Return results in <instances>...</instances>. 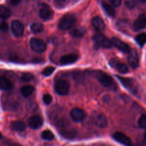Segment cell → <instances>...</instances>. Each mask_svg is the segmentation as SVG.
Returning a JSON list of instances; mask_svg holds the SVG:
<instances>
[{
  "mask_svg": "<svg viewBox=\"0 0 146 146\" xmlns=\"http://www.w3.org/2000/svg\"><path fill=\"white\" fill-rule=\"evenodd\" d=\"M43 101H44V104H46V105H49L52 102V96L50 94H45L43 96Z\"/></svg>",
  "mask_w": 146,
  "mask_h": 146,
  "instance_id": "obj_31",
  "label": "cell"
},
{
  "mask_svg": "<svg viewBox=\"0 0 146 146\" xmlns=\"http://www.w3.org/2000/svg\"><path fill=\"white\" fill-rule=\"evenodd\" d=\"M31 31L34 34H38L41 33L44 30V26L39 22H34L30 27Z\"/></svg>",
  "mask_w": 146,
  "mask_h": 146,
  "instance_id": "obj_24",
  "label": "cell"
},
{
  "mask_svg": "<svg viewBox=\"0 0 146 146\" xmlns=\"http://www.w3.org/2000/svg\"><path fill=\"white\" fill-rule=\"evenodd\" d=\"M28 125L32 129H38L43 125L42 118L38 115H34V116L31 117L28 120Z\"/></svg>",
  "mask_w": 146,
  "mask_h": 146,
  "instance_id": "obj_13",
  "label": "cell"
},
{
  "mask_svg": "<svg viewBox=\"0 0 146 146\" xmlns=\"http://www.w3.org/2000/svg\"><path fill=\"white\" fill-rule=\"evenodd\" d=\"M69 84L66 81L61 80L58 81L55 86V90L58 94L61 96L67 95L69 91Z\"/></svg>",
  "mask_w": 146,
  "mask_h": 146,
  "instance_id": "obj_7",
  "label": "cell"
},
{
  "mask_svg": "<svg viewBox=\"0 0 146 146\" xmlns=\"http://www.w3.org/2000/svg\"><path fill=\"white\" fill-rule=\"evenodd\" d=\"M102 7H103V8H104L105 12L106 13L108 16H110V17H115V11L112 6L110 5V4H108V3L103 1Z\"/></svg>",
  "mask_w": 146,
  "mask_h": 146,
  "instance_id": "obj_21",
  "label": "cell"
},
{
  "mask_svg": "<svg viewBox=\"0 0 146 146\" xmlns=\"http://www.w3.org/2000/svg\"><path fill=\"white\" fill-rule=\"evenodd\" d=\"M39 16L44 21H48L54 17V11L48 6H44L40 9Z\"/></svg>",
  "mask_w": 146,
  "mask_h": 146,
  "instance_id": "obj_10",
  "label": "cell"
},
{
  "mask_svg": "<svg viewBox=\"0 0 146 146\" xmlns=\"http://www.w3.org/2000/svg\"><path fill=\"white\" fill-rule=\"evenodd\" d=\"M1 133H0V139H1Z\"/></svg>",
  "mask_w": 146,
  "mask_h": 146,
  "instance_id": "obj_39",
  "label": "cell"
},
{
  "mask_svg": "<svg viewBox=\"0 0 146 146\" xmlns=\"http://www.w3.org/2000/svg\"><path fill=\"white\" fill-rule=\"evenodd\" d=\"M86 113L83 109L78 108H75L71 111V117L73 121L76 123L82 122L86 118Z\"/></svg>",
  "mask_w": 146,
  "mask_h": 146,
  "instance_id": "obj_6",
  "label": "cell"
},
{
  "mask_svg": "<svg viewBox=\"0 0 146 146\" xmlns=\"http://www.w3.org/2000/svg\"><path fill=\"white\" fill-rule=\"evenodd\" d=\"M66 4V0H54V4L58 8H62Z\"/></svg>",
  "mask_w": 146,
  "mask_h": 146,
  "instance_id": "obj_32",
  "label": "cell"
},
{
  "mask_svg": "<svg viewBox=\"0 0 146 146\" xmlns=\"http://www.w3.org/2000/svg\"><path fill=\"white\" fill-rule=\"evenodd\" d=\"M133 27L136 30H141L145 29L146 27V14H141L134 22Z\"/></svg>",
  "mask_w": 146,
  "mask_h": 146,
  "instance_id": "obj_17",
  "label": "cell"
},
{
  "mask_svg": "<svg viewBox=\"0 0 146 146\" xmlns=\"http://www.w3.org/2000/svg\"><path fill=\"white\" fill-rule=\"evenodd\" d=\"M136 5V2L135 0H126L125 1V6L128 9H133Z\"/></svg>",
  "mask_w": 146,
  "mask_h": 146,
  "instance_id": "obj_33",
  "label": "cell"
},
{
  "mask_svg": "<svg viewBox=\"0 0 146 146\" xmlns=\"http://www.w3.org/2000/svg\"><path fill=\"white\" fill-rule=\"evenodd\" d=\"M9 2L11 4V5H17L20 3L21 0H8Z\"/></svg>",
  "mask_w": 146,
  "mask_h": 146,
  "instance_id": "obj_36",
  "label": "cell"
},
{
  "mask_svg": "<svg viewBox=\"0 0 146 146\" xmlns=\"http://www.w3.org/2000/svg\"><path fill=\"white\" fill-rule=\"evenodd\" d=\"M97 78H98V81L100 84L103 86L106 87V88H109L115 89L116 88V84L114 80L111 76H110L108 74H105L103 71H99L97 73Z\"/></svg>",
  "mask_w": 146,
  "mask_h": 146,
  "instance_id": "obj_1",
  "label": "cell"
},
{
  "mask_svg": "<svg viewBox=\"0 0 146 146\" xmlns=\"http://www.w3.org/2000/svg\"><path fill=\"white\" fill-rule=\"evenodd\" d=\"M114 139L117 141V142L123 144V145H129L131 144V140L129 137L127 136L125 134L121 132H116L113 135Z\"/></svg>",
  "mask_w": 146,
  "mask_h": 146,
  "instance_id": "obj_11",
  "label": "cell"
},
{
  "mask_svg": "<svg viewBox=\"0 0 146 146\" xmlns=\"http://www.w3.org/2000/svg\"><path fill=\"white\" fill-rule=\"evenodd\" d=\"M34 91V88L31 85H27L21 88V93L24 97H29L33 94Z\"/></svg>",
  "mask_w": 146,
  "mask_h": 146,
  "instance_id": "obj_23",
  "label": "cell"
},
{
  "mask_svg": "<svg viewBox=\"0 0 146 146\" xmlns=\"http://www.w3.org/2000/svg\"><path fill=\"white\" fill-rule=\"evenodd\" d=\"M138 125L140 128L145 129L146 128V113L143 114L138 120Z\"/></svg>",
  "mask_w": 146,
  "mask_h": 146,
  "instance_id": "obj_28",
  "label": "cell"
},
{
  "mask_svg": "<svg viewBox=\"0 0 146 146\" xmlns=\"http://www.w3.org/2000/svg\"><path fill=\"white\" fill-rule=\"evenodd\" d=\"M11 10L4 5H0V18L3 19H8L11 16Z\"/></svg>",
  "mask_w": 146,
  "mask_h": 146,
  "instance_id": "obj_22",
  "label": "cell"
},
{
  "mask_svg": "<svg viewBox=\"0 0 146 146\" xmlns=\"http://www.w3.org/2000/svg\"><path fill=\"white\" fill-rule=\"evenodd\" d=\"M94 123L100 128H104L108 125V121L106 115L103 113H97L94 118Z\"/></svg>",
  "mask_w": 146,
  "mask_h": 146,
  "instance_id": "obj_15",
  "label": "cell"
},
{
  "mask_svg": "<svg viewBox=\"0 0 146 146\" xmlns=\"http://www.w3.org/2000/svg\"><path fill=\"white\" fill-rule=\"evenodd\" d=\"M135 41H137L138 44L141 46H143L146 44V34H140L136 36L135 37Z\"/></svg>",
  "mask_w": 146,
  "mask_h": 146,
  "instance_id": "obj_26",
  "label": "cell"
},
{
  "mask_svg": "<svg viewBox=\"0 0 146 146\" xmlns=\"http://www.w3.org/2000/svg\"><path fill=\"white\" fill-rule=\"evenodd\" d=\"M70 34L74 37H81L85 34V29L81 27V28H76L71 30Z\"/></svg>",
  "mask_w": 146,
  "mask_h": 146,
  "instance_id": "obj_25",
  "label": "cell"
},
{
  "mask_svg": "<svg viewBox=\"0 0 146 146\" xmlns=\"http://www.w3.org/2000/svg\"><path fill=\"white\" fill-rule=\"evenodd\" d=\"M41 138L46 141H52L54 138V135L53 133L50 131H44L41 133Z\"/></svg>",
  "mask_w": 146,
  "mask_h": 146,
  "instance_id": "obj_27",
  "label": "cell"
},
{
  "mask_svg": "<svg viewBox=\"0 0 146 146\" xmlns=\"http://www.w3.org/2000/svg\"><path fill=\"white\" fill-rule=\"evenodd\" d=\"M140 1L143 3H146V0H140Z\"/></svg>",
  "mask_w": 146,
  "mask_h": 146,
  "instance_id": "obj_38",
  "label": "cell"
},
{
  "mask_svg": "<svg viewBox=\"0 0 146 146\" xmlns=\"http://www.w3.org/2000/svg\"><path fill=\"white\" fill-rule=\"evenodd\" d=\"M75 16L71 14H66L60 19L58 22V28L61 30L69 29L75 24Z\"/></svg>",
  "mask_w": 146,
  "mask_h": 146,
  "instance_id": "obj_2",
  "label": "cell"
},
{
  "mask_svg": "<svg viewBox=\"0 0 146 146\" xmlns=\"http://www.w3.org/2000/svg\"><path fill=\"white\" fill-rule=\"evenodd\" d=\"M93 39L95 41L96 44L98 46L103 47V48H109L112 46V42L111 40L108 39L107 37L101 34H96L94 36Z\"/></svg>",
  "mask_w": 146,
  "mask_h": 146,
  "instance_id": "obj_4",
  "label": "cell"
},
{
  "mask_svg": "<svg viewBox=\"0 0 146 146\" xmlns=\"http://www.w3.org/2000/svg\"><path fill=\"white\" fill-rule=\"evenodd\" d=\"M110 64L113 68H115L116 71L121 74H127L128 72V68L125 64L119 62L115 59H111L110 61Z\"/></svg>",
  "mask_w": 146,
  "mask_h": 146,
  "instance_id": "obj_14",
  "label": "cell"
},
{
  "mask_svg": "<svg viewBox=\"0 0 146 146\" xmlns=\"http://www.w3.org/2000/svg\"><path fill=\"white\" fill-rule=\"evenodd\" d=\"M11 30L14 36L21 37L24 34V25L18 20H14L11 24Z\"/></svg>",
  "mask_w": 146,
  "mask_h": 146,
  "instance_id": "obj_5",
  "label": "cell"
},
{
  "mask_svg": "<svg viewBox=\"0 0 146 146\" xmlns=\"http://www.w3.org/2000/svg\"><path fill=\"white\" fill-rule=\"evenodd\" d=\"M92 25L98 31H102L105 29L106 25L104 20L99 17H95L92 19Z\"/></svg>",
  "mask_w": 146,
  "mask_h": 146,
  "instance_id": "obj_18",
  "label": "cell"
},
{
  "mask_svg": "<svg viewBox=\"0 0 146 146\" xmlns=\"http://www.w3.org/2000/svg\"><path fill=\"white\" fill-rule=\"evenodd\" d=\"M8 29H9V26H8V24H7V23L3 22V23H1V24H0V30H1L2 31H4V32H6V31L8 30Z\"/></svg>",
  "mask_w": 146,
  "mask_h": 146,
  "instance_id": "obj_34",
  "label": "cell"
},
{
  "mask_svg": "<svg viewBox=\"0 0 146 146\" xmlns=\"http://www.w3.org/2000/svg\"><path fill=\"white\" fill-rule=\"evenodd\" d=\"M54 70H55V68H54V67L48 66L43 70L42 74L44 76H49L50 75H51V74H53Z\"/></svg>",
  "mask_w": 146,
  "mask_h": 146,
  "instance_id": "obj_29",
  "label": "cell"
},
{
  "mask_svg": "<svg viewBox=\"0 0 146 146\" xmlns=\"http://www.w3.org/2000/svg\"><path fill=\"white\" fill-rule=\"evenodd\" d=\"M110 1H111L112 5L114 6V7H119L121 4L122 0H110Z\"/></svg>",
  "mask_w": 146,
  "mask_h": 146,
  "instance_id": "obj_35",
  "label": "cell"
},
{
  "mask_svg": "<svg viewBox=\"0 0 146 146\" xmlns=\"http://www.w3.org/2000/svg\"><path fill=\"white\" fill-rule=\"evenodd\" d=\"M144 138H145V141H146V128H145V134H144Z\"/></svg>",
  "mask_w": 146,
  "mask_h": 146,
  "instance_id": "obj_37",
  "label": "cell"
},
{
  "mask_svg": "<svg viewBox=\"0 0 146 146\" xmlns=\"http://www.w3.org/2000/svg\"><path fill=\"white\" fill-rule=\"evenodd\" d=\"M34 78V76L33 74H31V73H24V74H22L21 78L23 81L24 82H28V81H30L31 80L33 79Z\"/></svg>",
  "mask_w": 146,
  "mask_h": 146,
  "instance_id": "obj_30",
  "label": "cell"
},
{
  "mask_svg": "<svg viewBox=\"0 0 146 146\" xmlns=\"http://www.w3.org/2000/svg\"><path fill=\"white\" fill-rule=\"evenodd\" d=\"M13 84L4 76L0 77V88L4 91H9L13 88Z\"/></svg>",
  "mask_w": 146,
  "mask_h": 146,
  "instance_id": "obj_19",
  "label": "cell"
},
{
  "mask_svg": "<svg viewBox=\"0 0 146 146\" xmlns=\"http://www.w3.org/2000/svg\"><path fill=\"white\" fill-rule=\"evenodd\" d=\"M11 128L16 132H23L26 129V124L21 121H14L11 123Z\"/></svg>",
  "mask_w": 146,
  "mask_h": 146,
  "instance_id": "obj_20",
  "label": "cell"
},
{
  "mask_svg": "<svg viewBox=\"0 0 146 146\" xmlns=\"http://www.w3.org/2000/svg\"><path fill=\"white\" fill-rule=\"evenodd\" d=\"M128 54H129L128 57V64L131 68L135 69L139 66V58H138V54L134 50H133V51L131 50Z\"/></svg>",
  "mask_w": 146,
  "mask_h": 146,
  "instance_id": "obj_9",
  "label": "cell"
},
{
  "mask_svg": "<svg viewBox=\"0 0 146 146\" xmlns=\"http://www.w3.org/2000/svg\"><path fill=\"white\" fill-rule=\"evenodd\" d=\"M117 77H118L119 81H121V84H123V86L124 87H125L127 89L131 91V92L133 93V94H135V93H136V88H135L133 81L131 78H123V77H121V76H117Z\"/></svg>",
  "mask_w": 146,
  "mask_h": 146,
  "instance_id": "obj_12",
  "label": "cell"
},
{
  "mask_svg": "<svg viewBox=\"0 0 146 146\" xmlns=\"http://www.w3.org/2000/svg\"><path fill=\"white\" fill-rule=\"evenodd\" d=\"M111 42H112L113 45L115 46L117 48L120 50V51H123L124 53H128L131 51V47L128 45L127 44H125V42L121 41V39H119L118 38H116V37H113L111 39Z\"/></svg>",
  "mask_w": 146,
  "mask_h": 146,
  "instance_id": "obj_8",
  "label": "cell"
},
{
  "mask_svg": "<svg viewBox=\"0 0 146 146\" xmlns=\"http://www.w3.org/2000/svg\"><path fill=\"white\" fill-rule=\"evenodd\" d=\"M78 56L77 54H70L64 55L61 57L60 58V63L62 65H68L75 63L78 60Z\"/></svg>",
  "mask_w": 146,
  "mask_h": 146,
  "instance_id": "obj_16",
  "label": "cell"
},
{
  "mask_svg": "<svg viewBox=\"0 0 146 146\" xmlns=\"http://www.w3.org/2000/svg\"><path fill=\"white\" fill-rule=\"evenodd\" d=\"M31 49L36 53H42L46 49V44L43 40L38 38H31L30 40Z\"/></svg>",
  "mask_w": 146,
  "mask_h": 146,
  "instance_id": "obj_3",
  "label": "cell"
}]
</instances>
